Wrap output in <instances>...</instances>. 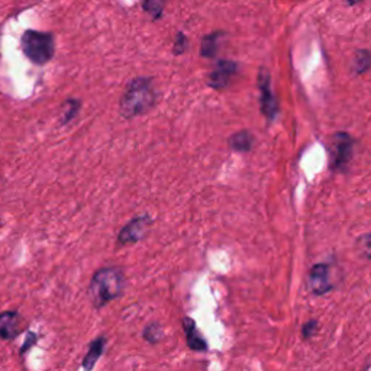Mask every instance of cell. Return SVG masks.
Instances as JSON below:
<instances>
[{
	"label": "cell",
	"mask_w": 371,
	"mask_h": 371,
	"mask_svg": "<svg viewBox=\"0 0 371 371\" xmlns=\"http://www.w3.org/2000/svg\"><path fill=\"white\" fill-rule=\"evenodd\" d=\"M125 289V274L119 267H102L93 274L89 285L91 304L101 309L122 296Z\"/></svg>",
	"instance_id": "obj_1"
},
{
	"label": "cell",
	"mask_w": 371,
	"mask_h": 371,
	"mask_svg": "<svg viewBox=\"0 0 371 371\" xmlns=\"http://www.w3.org/2000/svg\"><path fill=\"white\" fill-rule=\"evenodd\" d=\"M157 101V91L149 77H137L125 89L120 99V115L132 119L147 113Z\"/></svg>",
	"instance_id": "obj_2"
},
{
	"label": "cell",
	"mask_w": 371,
	"mask_h": 371,
	"mask_svg": "<svg viewBox=\"0 0 371 371\" xmlns=\"http://www.w3.org/2000/svg\"><path fill=\"white\" fill-rule=\"evenodd\" d=\"M21 48L25 57L37 66H44L55 54V38L50 33L28 29L21 38Z\"/></svg>",
	"instance_id": "obj_3"
},
{
	"label": "cell",
	"mask_w": 371,
	"mask_h": 371,
	"mask_svg": "<svg viewBox=\"0 0 371 371\" xmlns=\"http://www.w3.org/2000/svg\"><path fill=\"white\" fill-rule=\"evenodd\" d=\"M354 152V139L347 132H336L329 145L331 156V169L333 171L347 170Z\"/></svg>",
	"instance_id": "obj_4"
},
{
	"label": "cell",
	"mask_w": 371,
	"mask_h": 371,
	"mask_svg": "<svg viewBox=\"0 0 371 371\" xmlns=\"http://www.w3.org/2000/svg\"><path fill=\"white\" fill-rule=\"evenodd\" d=\"M258 89L261 91V112L268 122H273L278 113V105L271 89V76L267 69L258 73Z\"/></svg>",
	"instance_id": "obj_5"
},
{
	"label": "cell",
	"mask_w": 371,
	"mask_h": 371,
	"mask_svg": "<svg viewBox=\"0 0 371 371\" xmlns=\"http://www.w3.org/2000/svg\"><path fill=\"white\" fill-rule=\"evenodd\" d=\"M151 224H152V219L147 215L134 218L131 222H128L120 229L119 236H118L119 242L125 245V244H135L141 241L147 235Z\"/></svg>",
	"instance_id": "obj_6"
},
{
	"label": "cell",
	"mask_w": 371,
	"mask_h": 371,
	"mask_svg": "<svg viewBox=\"0 0 371 371\" xmlns=\"http://www.w3.org/2000/svg\"><path fill=\"white\" fill-rule=\"evenodd\" d=\"M307 286L312 295L322 296L333 289V285L331 282L329 275V266L328 264H316L312 267L311 273H309L307 278Z\"/></svg>",
	"instance_id": "obj_7"
},
{
	"label": "cell",
	"mask_w": 371,
	"mask_h": 371,
	"mask_svg": "<svg viewBox=\"0 0 371 371\" xmlns=\"http://www.w3.org/2000/svg\"><path fill=\"white\" fill-rule=\"evenodd\" d=\"M238 70V64L231 59H219L213 72L209 74L207 84L215 90H224L229 86L231 79Z\"/></svg>",
	"instance_id": "obj_8"
},
{
	"label": "cell",
	"mask_w": 371,
	"mask_h": 371,
	"mask_svg": "<svg viewBox=\"0 0 371 371\" xmlns=\"http://www.w3.org/2000/svg\"><path fill=\"white\" fill-rule=\"evenodd\" d=\"M25 322L19 312L5 311L0 314V339L4 341H13L23 331Z\"/></svg>",
	"instance_id": "obj_9"
},
{
	"label": "cell",
	"mask_w": 371,
	"mask_h": 371,
	"mask_svg": "<svg viewBox=\"0 0 371 371\" xmlns=\"http://www.w3.org/2000/svg\"><path fill=\"white\" fill-rule=\"evenodd\" d=\"M181 324H183V331L186 335V343H188V347L195 353H206L209 350V346L206 343L205 336L199 331L196 322L192 318L186 316L183 318Z\"/></svg>",
	"instance_id": "obj_10"
},
{
	"label": "cell",
	"mask_w": 371,
	"mask_h": 371,
	"mask_svg": "<svg viewBox=\"0 0 371 371\" xmlns=\"http://www.w3.org/2000/svg\"><path fill=\"white\" fill-rule=\"evenodd\" d=\"M106 343H108L106 336H99L96 339H93V341L90 343L87 354L84 355L83 363H81V367L84 371H93V368H95V365L98 364V361L101 360V357L105 353Z\"/></svg>",
	"instance_id": "obj_11"
},
{
	"label": "cell",
	"mask_w": 371,
	"mask_h": 371,
	"mask_svg": "<svg viewBox=\"0 0 371 371\" xmlns=\"http://www.w3.org/2000/svg\"><path fill=\"white\" fill-rule=\"evenodd\" d=\"M229 147L236 151V152H249L251 151L253 145H254V137L250 131H239L236 134H234L229 141H228Z\"/></svg>",
	"instance_id": "obj_12"
},
{
	"label": "cell",
	"mask_w": 371,
	"mask_h": 371,
	"mask_svg": "<svg viewBox=\"0 0 371 371\" xmlns=\"http://www.w3.org/2000/svg\"><path fill=\"white\" fill-rule=\"evenodd\" d=\"M224 37V34L221 30L218 33H212L209 35H206L202 41V48H200V55L205 58H215L218 55L219 51V41Z\"/></svg>",
	"instance_id": "obj_13"
},
{
	"label": "cell",
	"mask_w": 371,
	"mask_h": 371,
	"mask_svg": "<svg viewBox=\"0 0 371 371\" xmlns=\"http://www.w3.org/2000/svg\"><path fill=\"white\" fill-rule=\"evenodd\" d=\"M80 109H81V102L79 99H67L63 103V106H61V115H59L61 125H67V123L74 120Z\"/></svg>",
	"instance_id": "obj_14"
},
{
	"label": "cell",
	"mask_w": 371,
	"mask_h": 371,
	"mask_svg": "<svg viewBox=\"0 0 371 371\" xmlns=\"http://www.w3.org/2000/svg\"><path fill=\"white\" fill-rule=\"evenodd\" d=\"M142 338L145 339V341H147L148 344H152V346L159 344V343L161 341V339L164 338L163 326H161L159 322H152V324L147 325V326L144 328Z\"/></svg>",
	"instance_id": "obj_15"
},
{
	"label": "cell",
	"mask_w": 371,
	"mask_h": 371,
	"mask_svg": "<svg viewBox=\"0 0 371 371\" xmlns=\"http://www.w3.org/2000/svg\"><path fill=\"white\" fill-rule=\"evenodd\" d=\"M371 64V57L368 50H358L354 55V61H353V69L357 74H364L368 72Z\"/></svg>",
	"instance_id": "obj_16"
},
{
	"label": "cell",
	"mask_w": 371,
	"mask_h": 371,
	"mask_svg": "<svg viewBox=\"0 0 371 371\" xmlns=\"http://www.w3.org/2000/svg\"><path fill=\"white\" fill-rule=\"evenodd\" d=\"M142 8L148 15H151L152 19H160L164 13V4L157 2V0H148V2H144Z\"/></svg>",
	"instance_id": "obj_17"
},
{
	"label": "cell",
	"mask_w": 371,
	"mask_h": 371,
	"mask_svg": "<svg viewBox=\"0 0 371 371\" xmlns=\"http://www.w3.org/2000/svg\"><path fill=\"white\" fill-rule=\"evenodd\" d=\"M318 329H319L318 321H315V319L307 321V322L303 324V326H302V338L304 339V341H309V339L314 338V336L318 333Z\"/></svg>",
	"instance_id": "obj_18"
},
{
	"label": "cell",
	"mask_w": 371,
	"mask_h": 371,
	"mask_svg": "<svg viewBox=\"0 0 371 371\" xmlns=\"http://www.w3.org/2000/svg\"><path fill=\"white\" fill-rule=\"evenodd\" d=\"M188 37H186L183 33H177L176 40H174V48H173V54L174 55H181L186 50H188Z\"/></svg>",
	"instance_id": "obj_19"
},
{
	"label": "cell",
	"mask_w": 371,
	"mask_h": 371,
	"mask_svg": "<svg viewBox=\"0 0 371 371\" xmlns=\"http://www.w3.org/2000/svg\"><path fill=\"white\" fill-rule=\"evenodd\" d=\"M37 341H38V336H37V333H34V332H29L28 333V336H26V339H25V344L22 346V348H21V355H23L30 347H34L35 344H37Z\"/></svg>",
	"instance_id": "obj_20"
}]
</instances>
